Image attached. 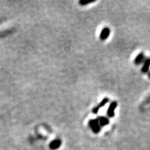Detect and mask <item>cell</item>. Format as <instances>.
Returning <instances> with one entry per match:
<instances>
[{
    "label": "cell",
    "instance_id": "1",
    "mask_svg": "<svg viewBox=\"0 0 150 150\" xmlns=\"http://www.w3.org/2000/svg\"><path fill=\"white\" fill-rule=\"evenodd\" d=\"M88 126L91 127L92 131H93V133L95 134H99L101 131V127L99 125L97 119H93L90 120L88 121Z\"/></svg>",
    "mask_w": 150,
    "mask_h": 150
},
{
    "label": "cell",
    "instance_id": "2",
    "mask_svg": "<svg viewBox=\"0 0 150 150\" xmlns=\"http://www.w3.org/2000/svg\"><path fill=\"white\" fill-rule=\"evenodd\" d=\"M117 102H116V101H112V102L110 103L109 105V107H108L107 110L108 117L112 118L115 116V109L117 108Z\"/></svg>",
    "mask_w": 150,
    "mask_h": 150
},
{
    "label": "cell",
    "instance_id": "3",
    "mask_svg": "<svg viewBox=\"0 0 150 150\" xmlns=\"http://www.w3.org/2000/svg\"><path fill=\"white\" fill-rule=\"evenodd\" d=\"M108 101H109V99H108V97H104V98L103 99L102 101H101L100 103H99V104H97V106H96L95 107L93 108V110H92L93 113V114L98 113L99 109H100V108H102V107H104V106H106V104L108 102Z\"/></svg>",
    "mask_w": 150,
    "mask_h": 150
},
{
    "label": "cell",
    "instance_id": "4",
    "mask_svg": "<svg viewBox=\"0 0 150 150\" xmlns=\"http://www.w3.org/2000/svg\"><path fill=\"white\" fill-rule=\"evenodd\" d=\"M110 30L109 28L107 27H104V29L102 30V31H101L100 35H99V38L102 40H106L110 35Z\"/></svg>",
    "mask_w": 150,
    "mask_h": 150
},
{
    "label": "cell",
    "instance_id": "5",
    "mask_svg": "<svg viewBox=\"0 0 150 150\" xmlns=\"http://www.w3.org/2000/svg\"><path fill=\"white\" fill-rule=\"evenodd\" d=\"M146 58H145V55L143 52H140L136 56V57L134 59V63L135 65H139L140 64H142V63H144L145 61Z\"/></svg>",
    "mask_w": 150,
    "mask_h": 150
},
{
    "label": "cell",
    "instance_id": "6",
    "mask_svg": "<svg viewBox=\"0 0 150 150\" xmlns=\"http://www.w3.org/2000/svg\"><path fill=\"white\" fill-rule=\"evenodd\" d=\"M97 119V120H98L101 127L107 126V125L110 122L108 118L105 117V116H98Z\"/></svg>",
    "mask_w": 150,
    "mask_h": 150
},
{
    "label": "cell",
    "instance_id": "7",
    "mask_svg": "<svg viewBox=\"0 0 150 150\" xmlns=\"http://www.w3.org/2000/svg\"><path fill=\"white\" fill-rule=\"evenodd\" d=\"M150 67V58H147L145 59V62L143 63V65H142L141 72L143 74H146V73L149 72V70Z\"/></svg>",
    "mask_w": 150,
    "mask_h": 150
},
{
    "label": "cell",
    "instance_id": "8",
    "mask_svg": "<svg viewBox=\"0 0 150 150\" xmlns=\"http://www.w3.org/2000/svg\"><path fill=\"white\" fill-rule=\"evenodd\" d=\"M61 140L60 139H56L54 140L53 141L51 142V143L50 144V148L52 150H55L59 149L61 145Z\"/></svg>",
    "mask_w": 150,
    "mask_h": 150
},
{
    "label": "cell",
    "instance_id": "9",
    "mask_svg": "<svg viewBox=\"0 0 150 150\" xmlns=\"http://www.w3.org/2000/svg\"><path fill=\"white\" fill-rule=\"evenodd\" d=\"M96 0H80L79 4L82 6H85L86 4H91L95 2Z\"/></svg>",
    "mask_w": 150,
    "mask_h": 150
},
{
    "label": "cell",
    "instance_id": "10",
    "mask_svg": "<svg viewBox=\"0 0 150 150\" xmlns=\"http://www.w3.org/2000/svg\"><path fill=\"white\" fill-rule=\"evenodd\" d=\"M148 77H149L150 79V72L148 73Z\"/></svg>",
    "mask_w": 150,
    "mask_h": 150
}]
</instances>
